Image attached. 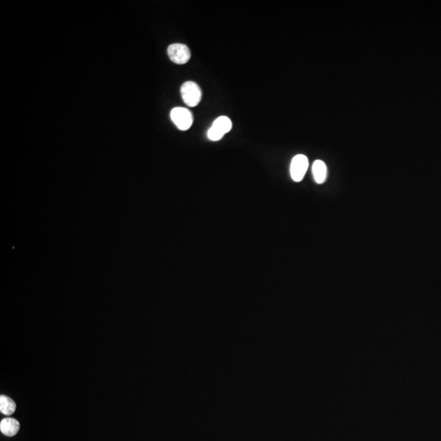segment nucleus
Masks as SVG:
<instances>
[{
	"instance_id": "f257e3e1",
	"label": "nucleus",
	"mask_w": 441,
	"mask_h": 441,
	"mask_svg": "<svg viewBox=\"0 0 441 441\" xmlns=\"http://www.w3.org/2000/svg\"><path fill=\"white\" fill-rule=\"evenodd\" d=\"M181 94L184 102L190 107H195L200 102L202 92L198 84L192 81H187L182 84Z\"/></svg>"
},
{
	"instance_id": "f03ea898",
	"label": "nucleus",
	"mask_w": 441,
	"mask_h": 441,
	"mask_svg": "<svg viewBox=\"0 0 441 441\" xmlns=\"http://www.w3.org/2000/svg\"><path fill=\"white\" fill-rule=\"evenodd\" d=\"M231 128L232 123L228 117H219L213 122L212 127L208 130V138L213 142L219 141L226 133L231 131Z\"/></svg>"
},
{
	"instance_id": "7ed1b4c3",
	"label": "nucleus",
	"mask_w": 441,
	"mask_h": 441,
	"mask_svg": "<svg viewBox=\"0 0 441 441\" xmlns=\"http://www.w3.org/2000/svg\"><path fill=\"white\" fill-rule=\"evenodd\" d=\"M170 115L173 123L180 130H188L193 124L192 113L187 108H173Z\"/></svg>"
},
{
	"instance_id": "20e7f679",
	"label": "nucleus",
	"mask_w": 441,
	"mask_h": 441,
	"mask_svg": "<svg viewBox=\"0 0 441 441\" xmlns=\"http://www.w3.org/2000/svg\"><path fill=\"white\" fill-rule=\"evenodd\" d=\"M308 159L304 154H297L294 157L290 165V174L294 182H301L308 168Z\"/></svg>"
},
{
	"instance_id": "39448f33",
	"label": "nucleus",
	"mask_w": 441,
	"mask_h": 441,
	"mask_svg": "<svg viewBox=\"0 0 441 441\" xmlns=\"http://www.w3.org/2000/svg\"><path fill=\"white\" fill-rule=\"evenodd\" d=\"M168 54L171 61L178 65L186 64L191 58V51L187 45L173 44L168 48Z\"/></svg>"
},
{
	"instance_id": "423d86ee",
	"label": "nucleus",
	"mask_w": 441,
	"mask_h": 441,
	"mask_svg": "<svg viewBox=\"0 0 441 441\" xmlns=\"http://www.w3.org/2000/svg\"><path fill=\"white\" fill-rule=\"evenodd\" d=\"M19 429H20V423L15 418H3L0 423L1 432L6 437H14L15 435L17 434Z\"/></svg>"
},
{
	"instance_id": "0eeeda50",
	"label": "nucleus",
	"mask_w": 441,
	"mask_h": 441,
	"mask_svg": "<svg viewBox=\"0 0 441 441\" xmlns=\"http://www.w3.org/2000/svg\"><path fill=\"white\" fill-rule=\"evenodd\" d=\"M313 177L318 184H322L327 178L326 164L322 160H315L312 166Z\"/></svg>"
},
{
	"instance_id": "6e6552de",
	"label": "nucleus",
	"mask_w": 441,
	"mask_h": 441,
	"mask_svg": "<svg viewBox=\"0 0 441 441\" xmlns=\"http://www.w3.org/2000/svg\"><path fill=\"white\" fill-rule=\"evenodd\" d=\"M16 405L13 400L6 395L0 396V411L4 415H12L16 410Z\"/></svg>"
}]
</instances>
